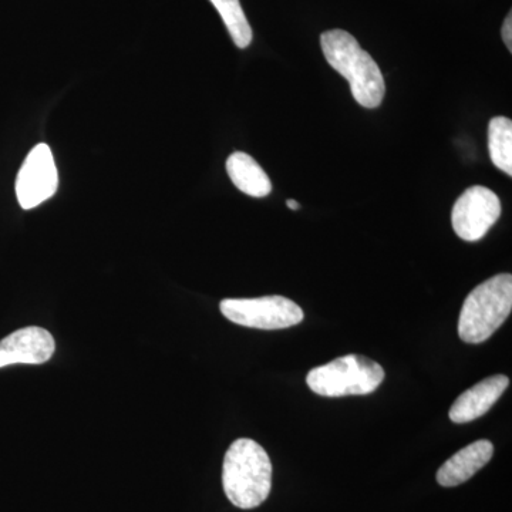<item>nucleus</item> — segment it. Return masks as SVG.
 I'll return each mask as SVG.
<instances>
[{"mask_svg": "<svg viewBox=\"0 0 512 512\" xmlns=\"http://www.w3.org/2000/svg\"><path fill=\"white\" fill-rule=\"evenodd\" d=\"M220 13L229 35L239 49H247L252 42V29L239 0H210Z\"/></svg>", "mask_w": 512, "mask_h": 512, "instance_id": "ddd939ff", "label": "nucleus"}, {"mask_svg": "<svg viewBox=\"0 0 512 512\" xmlns=\"http://www.w3.org/2000/svg\"><path fill=\"white\" fill-rule=\"evenodd\" d=\"M501 215V201L490 188L474 185L458 198L451 212V224L458 238L467 242L483 239Z\"/></svg>", "mask_w": 512, "mask_h": 512, "instance_id": "423d86ee", "label": "nucleus"}, {"mask_svg": "<svg viewBox=\"0 0 512 512\" xmlns=\"http://www.w3.org/2000/svg\"><path fill=\"white\" fill-rule=\"evenodd\" d=\"M512 311V276L495 275L474 289L464 301L458 319V336L478 345L503 326Z\"/></svg>", "mask_w": 512, "mask_h": 512, "instance_id": "7ed1b4c3", "label": "nucleus"}, {"mask_svg": "<svg viewBox=\"0 0 512 512\" xmlns=\"http://www.w3.org/2000/svg\"><path fill=\"white\" fill-rule=\"evenodd\" d=\"M510 379L504 375H495L481 380L473 387L457 397L451 406L448 417L453 423H470L490 412L491 407L498 402L507 390Z\"/></svg>", "mask_w": 512, "mask_h": 512, "instance_id": "1a4fd4ad", "label": "nucleus"}, {"mask_svg": "<svg viewBox=\"0 0 512 512\" xmlns=\"http://www.w3.org/2000/svg\"><path fill=\"white\" fill-rule=\"evenodd\" d=\"M222 315L245 328L279 330L299 325L305 318L298 303L285 296H262L255 299H224Z\"/></svg>", "mask_w": 512, "mask_h": 512, "instance_id": "39448f33", "label": "nucleus"}, {"mask_svg": "<svg viewBox=\"0 0 512 512\" xmlns=\"http://www.w3.org/2000/svg\"><path fill=\"white\" fill-rule=\"evenodd\" d=\"M227 173L239 191L255 198H264L271 194L272 184L264 168L248 154H231L227 160Z\"/></svg>", "mask_w": 512, "mask_h": 512, "instance_id": "9b49d317", "label": "nucleus"}, {"mask_svg": "<svg viewBox=\"0 0 512 512\" xmlns=\"http://www.w3.org/2000/svg\"><path fill=\"white\" fill-rule=\"evenodd\" d=\"M505 46L512 52V15L508 13L507 18L504 20L503 30H501Z\"/></svg>", "mask_w": 512, "mask_h": 512, "instance_id": "4468645a", "label": "nucleus"}, {"mask_svg": "<svg viewBox=\"0 0 512 512\" xmlns=\"http://www.w3.org/2000/svg\"><path fill=\"white\" fill-rule=\"evenodd\" d=\"M488 151L495 167L512 175V121L494 117L488 124Z\"/></svg>", "mask_w": 512, "mask_h": 512, "instance_id": "f8f14e48", "label": "nucleus"}, {"mask_svg": "<svg viewBox=\"0 0 512 512\" xmlns=\"http://www.w3.org/2000/svg\"><path fill=\"white\" fill-rule=\"evenodd\" d=\"M59 175L52 150L47 144H37L20 168L16 180V195L23 210H32L55 195Z\"/></svg>", "mask_w": 512, "mask_h": 512, "instance_id": "0eeeda50", "label": "nucleus"}, {"mask_svg": "<svg viewBox=\"0 0 512 512\" xmlns=\"http://www.w3.org/2000/svg\"><path fill=\"white\" fill-rule=\"evenodd\" d=\"M383 380V367L360 355L339 357L306 376L309 389L323 397L366 396L376 392Z\"/></svg>", "mask_w": 512, "mask_h": 512, "instance_id": "20e7f679", "label": "nucleus"}, {"mask_svg": "<svg viewBox=\"0 0 512 512\" xmlns=\"http://www.w3.org/2000/svg\"><path fill=\"white\" fill-rule=\"evenodd\" d=\"M222 485L235 507L252 510L264 503L272 488V463L264 447L251 439L234 441L225 454Z\"/></svg>", "mask_w": 512, "mask_h": 512, "instance_id": "f03ea898", "label": "nucleus"}, {"mask_svg": "<svg viewBox=\"0 0 512 512\" xmlns=\"http://www.w3.org/2000/svg\"><path fill=\"white\" fill-rule=\"evenodd\" d=\"M286 205H288L289 210L298 211L301 208V204L296 202L295 200L286 201Z\"/></svg>", "mask_w": 512, "mask_h": 512, "instance_id": "2eb2a0df", "label": "nucleus"}, {"mask_svg": "<svg viewBox=\"0 0 512 512\" xmlns=\"http://www.w3.org/2000/svg\"><path fill=\"white\" fill-rule=\"evenodd\" d=\"M55 339L43 328L19 329L0 340V369L10 365H43L52 359Z\"/></svg>", "mask_w": 512, "mask_h": 512, "instance_id": "6e6552de", "label": "nucleus"}, {"mask_svg": "<svg viewBox=\"0 0 512 512\" xmlns=\"http://www.w3.org/2000/svg\"><path fill=\"white\" fill-rule=\"evenodd\" d=\"M320 46L332 69L348 80L353 99L366 109H377L384 99L386 84L375 59L345 30L322 33Z\"/></svg>", "mask_w": 512, "mask_h": 512, "instance_id": "f257e3e1", "label": "nucleus"}, {"mask_svg": "<svg viewBox=\"0 0 512 512\" xmlns=\"http://www.w3.org/2000/svg\"><path fill=\"white\" fill-rule=\"evenodd\" d=\"M493 454L494 446L491 441L478 440L468 444L440 467L437 471V483L441 487H457L466 483L490 463Z\"/></svg>", "mask_w": 512, "mask_h": 512, "instance_id": "9d476101", "label": "nucleus"}]
</instances>
